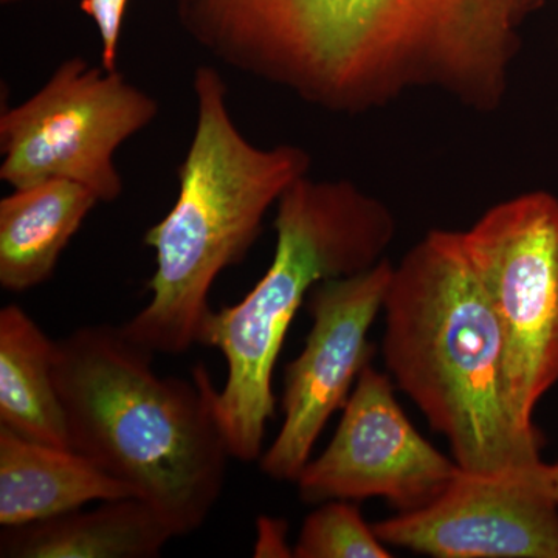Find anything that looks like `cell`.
Here are the masks:
<instances>
[{
  "label": "cell",
  "mask_w": 558,
  "mask_h": 558,
  "mask_svg": "<svg viewBox=\"0 0 558 558\" xmlns=\"http://www.w3.org/2000/svg\"><path fill=\"white\" fill-rule=\"evenodd\" d=\"M535 0H172L205 53L332 112L438 89L494 109Z\"/></svg>",
  "instance_id": "1"
},
{
  "label": "cell",
  "mask_w": 558,
  "mask_h": 558,
  "mask_svg": "<svg viewBox=\"0 0 558 558\" xmlns=\"http://www.w3.org/2000/svg\"><path fill=\"white\" fill-rule=\"evenodd\" d=\"M154 355L123 326H83L58 341L54 381L70 449L126 484L179 537L211 515L233 457L207 365L189 379L159 376Z\"/></svg>",
  "instance_id": "2"
},
{
  "label": "cell",
  "mask_w": 558,
  "mask_h": 558,
  "mask_svg": "<svg viewBox=\"0 0 558 558\" xmlns=\"http://www.w3.org/2000/svg\"><path fill=\"white\" fill-rule=\"evenodd\" d=\"M381 311L387 373L459 468L499 475L543 464L537 429L510 409L505 337L459 231H429L403 256Z\"/></svg>",
  "instance_id": "3"
},
{
  "label": "cell",
  "mask_w": 558,
  "mask_h": 558,
  "mask_svg": "<svg viewBox=\"0 0 558 558\" xmlns=\"http://www.w3.org/2000/svg\"><path fill=\"white\" fill-rule=\"evenodd\" d=\"M193 90L196 130L179 167L178 199L145 234L156 253L150 300L123 325L156 355H182L199 343L216 279L244 260L271 205L311 170L310 154L299 146L266 149L245 138L218 69L199 65Z\"/></svg>",
  "instance_id": "4"
},
{
  "label": "cell",
  "mask_w": 558,
  "mask_h": 558,
  "mask_svg": "<svg viewBox=\"0 0 558 558\" xmlns=\"http://www.w3.org/2000/svg\"><path fill=\"white\" fill-rule=\"evenodd\" d=\"M277 207L269 270L240 303L209 312L199 337L226 359L218 413L231 457L244 462L263 457L275 417V366L312 288L369 270L385 259L396 233L389 209L349 180L303 175Z\"/></svg>",
  "instance_id": "5"
},
{
  "label": "cell",
  "mask_w": 558,
  "mask_h": 558,
  "mask_svg": "<svg viewBox=\"0 0 558 558\" xmlns=\"http://www.w3.org/2000/svg\"><path fill=\"white\" fill-rule=\"evenodd\" d=\"M157 116L156 98L119 70L69 58L33 97L2 110L0 180L11 189L70 180L112 204L123 193L113 156Z\"/></svg>",
  "instance_id": "6"
},
{
  "label": "cell",
  "mask_w": 558,
  "mask_h": 558,
  "mask_svg": "<svg viewBox=\"0 0 558 558\" xmlns=\"http://www.w3.org/2000/svg\"><path fill=\"white\" fill-rule=\"evenodd\" d=\"M459 233L505 337L510 409L535 429V407L558 380V199L521 194Z\"/></svg>",
  "instance_id": "7"
},
{
  "label": "cell",
  "mask_w": 558,
  "mask_h": 558,
  "mask_svg": "<svg viewBox=\"0 0 558 558\" xmlns=\"http://www.w3.org/2000/svg\"><path fill=\"white\" fill-rule=\"evenodd\" d=\"M395 266L388 259L351 277L325 279L306 304L312 328L299 357L286 366L282 421L277 438L259 458L267 478H299L330 416L347 405L360 374L371 365L368 333Z\"/></svg>",
  "instance_id": "8"
},
{
  "label": "cell",
  "mask_w": 558,
  "mask_h": 558,
  "mask_svg": "<svg viewBox=\"0 0 558 558\" xmlns=\"http://www.w3.org/2000/svg\"><path fill=\"white\" fill-rule=\"evenodd\" d=\"M400 409L389 374L368 365L343 407L329 446L295 483L301 501H362L380 497L399 512L429 505L458 475Z\"/></svg>",
  "instance_id": "9"
},
{
  "label": "cell",
  "mask_w": 558,
  "mask_h": 558,
  "mask_svg": "<svg viewBox=\"0 0 558 558\" xmlns=\"http://www.w3.org/2000/svg\"><path fill=\"white\" fill-rule=\"evenodd\" d=\"M385 545L436 558H558V506L535 470H459L429 505L374 524Z\"/></svg>",
  "instance_id": "10"
},
{
  "label": "cell",
  "mask_w": 558,
  "mask_h": 558,
  "mask_svg": "<svg viewBox=\"0 0 558 558\" xmlns=\"http://www.w3.org/2000/svg\"><path fill=\"white\" fill-rule=\"evenodd\" d=\"M134 497L126 484L73 449L0 427V526L53 519L94 501Z\"/></svg>",
  "instance_id": "11"
},
{
  "label": "cell",
  "mask_w": 558,
  "mask_h": 558,
  "mask_svg": "<svg viewBox=\"0 0 558 558\" xmlns=\"http://www.w3.org/2000/svg\"><path fill=\"white\" fill-rule=\"evenodd\" d=\"M174 532L137 497L106 499L92 510L2 527V558H154Z\"/></svg>",
  "instance_id": "12"
},
{
  "label": "cell",
  "mask_w": 558,
  "mask_h": 558,
  "mask_svg": "<svg viewBox=\"0 0 558 558\" xmlns=\"http://www.w3.org/2000/svg\"><path fill=\"white\" fill-rule=\"evenodd\" d=\"M98 197L80 183L49 179L0 201V286L27 292L49 281Z\"/></svg>",
  "instance_id": "13"
},
{
  "label": "cell",
  "mask_w": 558,
  "mask_h": 558,
  "mask_svg": "<svg viewBox=\"0 0 558 558\" xmlns=\"http://www.w3.org/2000/svg\"><path fill=\"white\" fill-rule=\"evenodd\" d=\"M57 343L17 304L0 311V427L70 449L54 381Z\"/></svg>",
  "instance_id": "14"
},
{
  "label": "cell",
  "mask_w": 558,
  "mask_h": 558,
  "mask_svg": "<svg viewBox=\"0 0 558 558\" xmlns=\"http://www.w3.org/2000/svg\"><path fill=\"white\" fill-rule=\"evenodd\" d=\"M296 558H391V550L363 520L354 501H326L304 520L293 546Z\"/></svg>",
  "instance_id": "15"
},
{
  "label": "cell",
  "mask_w": 558,
  "mask_h": 558,
  "mask_svg": "<svg viewBox=\"0 0 558 558\" xmlns=\"http://www.w3.org/2000/svg\"><path fill=\"white\" fill-rule=\"evenodd\" d=\"M128 0H81L80 9L97 24L101 38V65L117 70L121 27Z\"/></svg>",
  "instance_id": "16"
},
{
  "label": "cell",
  "mask_w": 558,
  "mask_h": 558,
  "mask_svg": "<svg viewBox=\"0 0 558 558\" xmlns=\"http://www.w3.org/2000/svg\"><path fill=\"white\" fill-rule=\"evenodd\" d=\"M258 535L255 539V557H293V548L288 545V524L284 520L260 517Z\"/></svg>",
  "instance_id": "17"
},
{
  "label": "cell",
  "mask_w": 558,
  "mask_h": 558,
  "mask_svg": "<svg viewBox=\"0 0 558 558\" xmlns=\"http://www.w3.org/2000/svg\"><path fill=\"white\" fill-rule=\"evenodd\" d=\"M545 483L550 497L558 506V462L556 464H545Z\"/></svg>",
  "instance_id": "18"
},
{
  "label": "cell",
  "mask_w": 558,
  "mask_h": 558,
  "mask_svg": "<svg viewBox=\"0 0 558 558\" xmlns=\"http://www.w3.org/2000/svg\"><path fill=\"white\" fill-rule=\"evenodd\" d=\"M0 2L5 3V5H9V3L21 2V0H0Z\"/></svg>",
  "instance_id": "19"
}]
</instances>
